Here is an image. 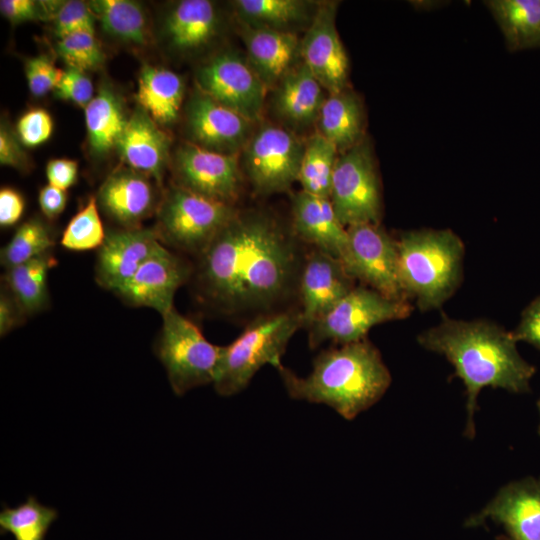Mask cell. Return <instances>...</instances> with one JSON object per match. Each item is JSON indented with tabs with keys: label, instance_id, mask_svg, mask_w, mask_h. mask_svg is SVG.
<instances>
[{
	"label": "cell",
	"instance_id": "obj_1",
	"mask_svg": "<svg viewBox=\"0 0 540 540\" xmlns=\"http://www.w3.org/2000/svg\"><path fill=\"white\" fill-rule=\"evenodd\" d=\"M292 227L261 211L240 212L198 256L197 292L217 312L253 319L298 297L306 255Z\"/></svg>",
	"mask_w": 540,
	"mask_h": 540
},
{
	"label": "cell",
	"instance_id": "obj_2",
	"mask_svg": "<svg viewBox=\"0 0 540 540\" xmlns=\"http://www.w3.org/2000/svg\"><path fill=\"white\" fill-rule=\"evenodd\" d=\"M418 343L443 355L463 381L467 393L465 434L473 438L477 397L484 387L512 393L530 391L536 372L518 352L512 332L488 320H458L443 316L435 326L421 332Z\"/></svg>",
	"mask_w": 540,
	"mask_h": 540
},
{
	"label": "cell",
	"instance_id": "obj_3",
	"mask_svg": "<svg viewBox=\"0 0 540 540\" xmlns=\"http://www.w3.org/2000/svg\"><path fill=\"white\" fill-rule=\"evenodd\" d=\"M277 370L291 398L325 404L346 420L378 402L392 381L379 350L367 339L323 350L306 377L283 365Z\"/></svg>",
	"mask_w": 540,
	"mask_h": 540
},
{
	"label": "cell",
	"instance_id": "obj_4",
	"mask_svg": "<svg viewBox=\"0 0 540 540\" xmlns=\"http://www.w3.org/2000/svg\"><path fill=\"white\" fill-rule=\"evenodd\" d=\"M396 242L406 298L422 312L441 308L463 279V241L450 229H419L402 232Z\"/></svg>",
	"mask_w": 540,
	"mask_h": 540
},
{
	"label": "cell",
	"instance_id": "obj_5",
	"mask_svg": "<svg viewBox=\"0 0 540 540\" xmlns=\"http://www.w3.org/2000/svg\"><path fill=\"white\" fill-rule=\"evenodd\" d=\"M303 327L300 309L288 308L259 316L229 345L223 346L214 380L215 391L232 396L244 390L263 366L276 369L295 332Z\"/></svg>",
	"mask_w": 540,
	"mask_h": 540
},
{
	"label": "cell",
	"instance_id": "obj_6",
	"mask_svg": "<svg viewBox=\"0 0 540 540\" xmlns=\"http://www.w3.org/2000/svg\"><path fill=\"white\" fill-rule=\"evenodd\" d=\"M154 352L177 396L214 383L223 346L209 342L199 327L175 308L162 316Z\"/></svg>",
	"mask_w": 540,
	"mask_h": 540
},
{
	"label": "cell",
	"instance_id": "obj_7",
	"mask_svg": "<svg viewBox=\"0 0 540 540\" xmlns=\"http://www.w3.org/2000/svg\"><path fill=\"white\" fill-rule=\"evenodd\" d=\"M237 213L234 205L174 185L158 206L155 229L162 243L199 256Z\"/></svg>",
	"mask_w": 540,
	"mask_h": 540
},
{
	"label": "cell",
	"instance_id": "obj_8",
	"mask_svg": "<svg viewBox=\"0 0 540 540\" xmlns=\"http://www.w3.org/2000/svg\"><path fill=\"white\" fill-rule=\"evenodd\" d=\"M329 199L339 221L346 228L357 224L380 223L381 183L367 137L338 155Z\"/></svg>",
	"mask_w": 540,
	"mask_h": 540
},
{
	"label": "cell",
	"instance_id": "obj_9",
	"mask_svg": "<svg viewBox=\"0 0 540 540\" xmlns=\"http://www.w3.org/2000/svg\"><path fill=\"white\" fill-rule=\"evenodd\" d=\"M412 309L408 300L389 298L364 285L355 286L308 328L309 346L314 349L326 341L342 345L366 339L372 327L405 319Z\"/></svg>",
	"mask_w": 540,
	"mask_h": 540
},
{
	"label": "cell",
	"instance_id": "obj_10",
	"mask_svg": "<svg viewBox=\"0 0 540 540\" xmlns=\"http://www.w3.org/2000/svg\"><path fill=\"white\" fill-rule=\"evenodd\" d=\"M304 145L285 128L260 127L244 147V167L253 189L261 195L289 190L298 181Z\"/></svg>",
	"mask_w": 540,
	"mask_h": 540
},
{
	"label": "cell",
	"instance_id": "obj_11",
	"mask_svg": "<svg viewBox=\"0 0 540 540\" xmlns=\"http://www.w3.org/2000/svg\"><path fill=\"white\" fill-rule=\"evenodd\" d=\"M347 235L341 261L349 275L389 298L408 300L399 280L396 239L371 223L349 226Z\"/></svg>",
	"mask_w": 540,
	"mask_h": 540
},
{
	"label": "cell",
	"instance_id": "obj_12",
	"mask_svg": "<svg viewBox=\"0 0 540 540\" xmlns=\"http://www.w3.org/2000/svg\"><path fill=\"white\" fill-rule=\"evenodd\" d=\"M196 83L198 90L252 123L261 118L268 88L239 55L214 56L198 68Z\"/></svg>",
	"mask_w": 540,
	"mask_h": 540
},
{
	"label": "cell",
	"instance_id": "obj_13",
	"mask_svg": "<svg viewBox=\"0 0 540 540\" xmlns=\"http://www.w3.org/2000/svg\"><path fill=\"white\" fill-rule=\"evenodd\" d=\"M236 156L208 150L192 142L184 143L175 154L176 185L234 205L241 185Z\"/></svg>",
	"mask_w": 540,
	"mask_h": 540
},
{
	"label": "cell",
	"instance_id": "obj_14",
	"mask_svg": "<svg viewBox=\"0 0 540 540\" xmlns=\"http://www.w3.org/2000/svg\"><path fill=\"white\" fill-rule=\"evenodd\" d=\"M336 2L318 5L300 43V56L328 94L348 88L349 60L336 27Z\"/></svg>",
	"mask_w": 540,
	"mask_h": 540
},
{
	"label": "cell",
	"instance_id": "obj_15",
	"mask_svg": "<svg viewBox=\"0 0 540 540\" xmlns=\"http://www.w3.org/2000/svg\"><path fill=\"white\" fill-rule=\"evenodd\" d=\"M192 272L187 261L163 245L114 293L131 306L152 308L163 316L174 308L175 293Z\"/></svg>",
	"mask_w": 540,
	"mask_h": 540
},
{
	"label": "cell",
	"instance_id": "obj_16",
	"mask_svg": "<svg viewBox=\"0 0 540 540\" xmlns=\"http://www.w3.org/2000/svg\"><path fill=\"white\" fill-rule=\"evenodd\" d=\"M486 520L499 524L509 540H540V478L526 477L505 485L465 526L477 527Z\"/></svg>",
	"mask_w": 540,
	"mask_h": 540
},
{
	"label": "cell",
	"instance_id": "obj_17",
	"mask_svg": "<svg viewBox=\"0 0 540 540\" xmlns=\"http://www.w3.org/2000/svg\"><path fill=\"white\" fill-rule=\"evenodd\" d=\"M252 122L197 89L186 108V127L192 143L208 150L236 155L251 137Z\"/></svg>",
	"mask_w": 540,
	"mask_h": 540
},
{
	"label": "cell",
	"instance_id": "obj_18",
	"mask_svg": "<svg viewBox=\"0 0 540 540\" xmlns=\"http://www.w3.org/2000/svg\"><path fill=\"white\" fill-rule=\"evenodd\" d=\"M354 287L355 279L340 259L313 248L305 257L299 279L303 327L308 329Z\"/></svg>",
	"mask_w": 540,
	"mask_h": 540
},
{
	"label": "cell",
	"instance_id": "obj_19",
	"mask_svg": "<svg viewBox=\"0 0 540 540\" xmlns=\"http://www.w3.org/2000/svg\"><path fill=\"white\" fill-rule=\"evenodd\" d=\"M162 246L156 229L135 227L110 231L98 249L95 267L98 284L117 291Z\"/></svg>",
	"mask_w": 540,
	"mask_h": 540
},
{
	"label": "cell",
	"instance_id": "obj_20",
	"mask_svg": "<svg viewBox=\"0 0 540 540\" xmlns=\"http://www.w3.org/2000/svg\"><path fill=\"white\" fill-rule=\"evenodd\" d=\"M292 229L297 238L338 259L348 241L347 228L339 221L329 198L303 190L292 197Z\"/></svg>",
	"mask_w": 540,
	"mask_h": 540
},
{
	"label": "cell",
	"instance_id": "obj_21",
	"mask_svg": "<svg viewBox=\"0 0 540 540\" xmlns=\"http://www.w3.org/2000/svg\"><path fill=\"white\" fill-rule=\"evenodd\" d=\"M102 209L125 228L140 227L139 223L155 208L156 198L146 174L130 167L114 170L98 192Z\"/></svg>",
	"mask_w": 540,
	"mask_h": 540
},
{
	"label": "cell",
	"instance_id": "obj_22",
	"mask_svg": "<svg viewBox=\"0 0 540 540\" xmlns=\"http://www.w3.org/2000/svg\"><path fill=\"white\" fill-rule=\"evenodd\" d=\"M248 63L267 88L275 87L294 67L300 55L297 35L291 31L243 24Z\"/></svg>",
	"mask_w": 540,
	"mask_h": 540
},
{
	"label": "cell",
	"instance_id": "obj_23",
	"mask_svg": "<svg viewBox=\"0 0 540 540\" xmlns=\"http://www.w3.org/2000/svg\"><path fill=\"white\" fill-rule=\"evenodd\" d=\"M169 146L168 135L141 109L129 117L115 148L128 167L161 182Z\"/></svg>",
	"mask_w": 540,
	"mask_h": 540
},
{
	"label": "cell",
	"instance_id": "obj_24",
	"mask_svg": "<svg viewBox=\"0 0 540 540\" xmlns=\"http://www.w3.org/2000/svg\"><path fill=\"white\" fill-rule=\"evenodd\" d=\"M325 89L304 63L294 66L275 86L273 104L286 122L303 127L317 121Z\"/></svg>",
	"mask_w": 540,
	"mask_h": 540
},
{
	"label": "cell",
	"instance_id": "obj_25",
	"mask_svg": "<svg viewBox=\"0 0 540 540\" xmlns=\"http://www.w3.org/2000/svg\"><path fill=\"white\" fill-rule=\"evenodd\" d=\"M316 122L318 133L329 140L339 154L354 147L366 137L363 103L349 88L328 94Z\"/></svg>",
	"mask_w": 540,
	"mask_h": 540
},
{
	"label": "cell",
	"instance_id": "obj_26",
	"mask_svg": "<svg viewBox=\"0 0 540 540\" xmlns=\"http://www.w3.org/2000/svg\"><path fill=\"white\" fill-rule=\"evenodd\" d=\"M218 14L208 0L179 1L166 17L164 32L172 48L194 51L207 45L216 35Z\"/></svg>",
	"mask_w": 540,
	"mask_h": 540
},
{
	"label": "cell",
	"instance_id": "obj_27",
	"mask_svg": "<svg viewBox=\"0 0 540 540\" xmlns=\"http://www.w3.org/2000/svg\"><path fill=\"white\" fill-rule=\"evenodd\" d=\"M136 96L141 109L155 122L170 124L178 117L184 82L167 68L145 65L139 74Z\"/></svg>",
	"mask_w": 540,
	"mask_h": 540
},
{
	"label": "cell",
	"instance_id": "obj_28",
	"mask_svg": "<svg viewBox=\"0 0 540 540\" xmlns=\"http://www.w3.org/2000/svg\"><path fill=\"white\" fill-rule=\"evenodd\" d=\"M511 52L540 48V0L484 2Z\"/></svg>",
	"mask_w": 540,
	"mask_h": 540
},
{
	"label": "cell",
	"instance_id": "obj_29",
	"mask_svg": "<svg viewBox=\"0 0 540 540\" xmlns=\"http://www.w3.org/2000/svg\"><path fill=\"white\" fill-rule=\"evenodd\" d=\"M128 119L118 95L110 87H102L85 108L91 151L104 155L115 148Z\"/></svg>",
	"mask_w": 540,
	"mask_h": 540
},
{
	"label": "cell",
	"instance_id": "obj_30",
	"mask_svg": "<svg viewBox=\"0 0 540 540\" xmlns=\"http://www.w3.org/2000/svg\"><path fill=\"white\" fill-rule=\"evenodd\" d=\"M56 264L50 252L6 269L5 287L26 315L42 311L49 304L48 273Z\"/></svg>",
	"mask_w": 540,
	"mask_h": 540
},
{
	"label": "cell",
	"instance_id": "obj_31",
	"mask_svg": "<svg viewBox=\"0 0 540 540\" xmlns=\"http://www.w3.org/2000/svg\"><path fill=\"white\" fill-rule=\"evenodd\" d=\"M89 6L108 35L125 43L145 45L148 26L142 6L130 0H95Z\"/></svg>",
	"mask_w": 540,
	"mask_h": 540
},
{
	"label": "cell",
	"instance_id": "obj_32",
	"mask_svg": "<svg viewBox=\"0 0 540 540\" xmlns=\"http://www.w3.org/2000/svg\"><path fill=\"white\" fill-rule=\"evenodd\" d=\"M338 155L337 148L320 133L312 135L304 145L298 175L301 190L329 198Z\"/></svg>",
	"mask_w": 540,
	"mask_h": 540
},
{
	"label": "cell",
	"instance_id": "obj_33",
	"mask_svg": "<svg viewBox=\"0 0 540 540\" xmlns=\"http://www.w3.org/2000/svg\"><path fill=\"white\" fill-rule=\"evenodd\" d=\"M58 518V511L41 504L29 495L16 507L3 504L0 512L1 534L10 533L15 540H45L47 532Z\"/></svg>",
	"mask_w": 540,
	"mask_h": 540
},
{
	"label": "cell",
	"instance_id": "obj_34",
	"mask_svg": "<svg viewBox=\"0 0 540 540\" xmlns=\"http://www.w3.org/2000/svg\"><path fill=\"white\" fill-rule=\"evenodd\" d=\"M234 6L246 23L285 31L307 20L310 11L302 0H237Z\"/></svg>",
	"mask_w": 540,
	"mask_h": 540
},
{
	"label": "cell",
	"instance_id": "obj_35",
	"mask_svg": "<svg viewBox=\"0 0 540 540\" xmlns=\"http://www.w3.org/2000/svg\"><path fill=\"white\" fill-rule=\"evenodd\" d=\"M54 237L39 218L21 224L10 241L1 249V264L5 269L23 264L51 251Z\"/></svg>",
	"mask_w": 540,
	"mask_h": 540
},
{
	"label": "cell",
	"instance_id": "obj_36",
	"mask_svg": "<svg viewBox=\"0 0 540 540\" xmlns=\"http://www.w3.org/2000/svg\"><path fill=\"white\" fill-rule=\"evenodd\" d=\"M105 237L97 199L90 197L85 206L67 224L62 234L61 245L72 251L99 249Z\"/></svg>",
	"mask_w": 540,
	"mask_h": 540
},
{
	"label": "cell",
	"instance_id": "obj_37",
	"mask_svg": "<svg viewBox=\"0 0 540 540\" xmlns=\"http://www.w3.org/2000/svg\"><path fill=\"white\" fill-rule=\"evenodd\" d=\"M57 53L67 64L82 71L100 68L104 53L94 32L81 31L59 38Z\"/></svg>",
	"mask_w": 540,
	"mask_h": 540
},
{
	"label": "cell",
	"instance_id": "obj_38",
	"mask_svg": "<svg viewBox=\"0 0 540 540\" xmlns=\"http://www.w3.org/2000/svg\"><path fill=\"white\" fill-rule=\"evenodd\" d=\"M52 20L54 31L59 38L81 31L95 32L96 18L89 4L83 1L60 2Z\"/></svg>",
	"mask_w": 540,
	"mask_h": 540
},
{
	"label": "cell",
	"instance_id": "obj_39",
	"mask_svg": "<svg viewBox=\"0 0 540 540\" xmlns=\"http://www.w3.org/2000/svg\"><path fill=\"white\" fill-rule=\"evenodd\" d=\"M25 75L32 95L41 97L55 90L63 70L59 69L46 55L28 58L25 62Z\"/></svg>",
	"mask_w": 540,
	"mask_h": 540
},
{
	"label": "cell",
	"instance_id": "obj_40",
	"mask_svg": "<svg viewBox=\"0 0 540 540\" xmlns=\"http://www.w3.org/2000/svg\"><path fill=\"white\" fill-rule=\"evenodd\" d=\"M58 98L85 109L94 97V88L91 79L85 71L74 67L63 70L61 79L55 88Z\"/></svg>",
	"mask_w": 540,
	"mask_h": 540
},
{
	"label": "cell",
	"instance_id": "obj_41",
	"mask_svg": "<svg viewBox=\"0 0 540 540\" xmlns=\"http://www.w3.org/2000/svg\"><path fill=\"white\" fill-rule=\"evenodd\" d=\"M16 132L24 146L41 145L50 138L53 132L51 115L43 108H32L19 118Z\"/></svg>",
	"mask_w": 540,
	"mask_h": 540
},
{
	"label": "cell",
	"instance_id": "obj_42",
	"mask_svg": "<svg viewBox=\"0 0 540 540\" xmlns=\"http://www.w3.org/2000/svg\"><path fill=\"white\" fill-rule=\"evenodd\" d=\"M60 2L1 0L0 12L12 24L52 18Z\"/></svg>",
	"mask_w": 540,
	"mask_h": 540
},
{
	"label": "cell",
	"instance_id": "obj_43",
	"mask_svg": "<svg viewBox=\"0 0 540 540\" xmlns=\"http://www.w3.org/2000/svg\"><path fill=\"white\" fill-rule=\"evenodd\" d=\"M512 335L516 342H527L540 350V295L523 310Z\"/></svg>",
	"mask_w": 540,
	"mask_h": 540
},
{
	"label": "cell",
	"instance_id": "obj_44",
	"mask_svg": "<svg viewBox=\"0 0 540 540\" xmlns=\"http://www.w3.org/2000/svg\"><path fill=\"white\" fill-rule=\"evenodd\" d=\"M22 142L17 134L6 125L1 123L0 128V163L15 169L23 170L27 168L28 159Z\"/></svg>",
	"mask_w": 540,
	"mask_h": 540
},
{
	"label": "cell",
	"instance_id": "obj_45",
	"mask_svg": "<svg viewBox=\"0 0 540 540\" xmlns=\"http://www.w3.org/2000/svg\"><path fill=\"white\" fill-rule=\"evenodd\" d=\"M78 175V164L67 158L51 159L46 165L48 184L66 191L75 184Z\"/></svg>",
	"mask_w": 540,
	"mask_h": 540
},
{
	"label": "cell",
	"instance_id": "obj_46",
	"mask_svg": "<svg viewBox=\"0 0 540 540\" xmlns=\"http://www.w3.org/2000/svg\"><path fill=\"white\" fill-rule=\"evenodd\" d=\"M25 202L15 189L3 187L0 190V225L9 227L16 224L23 215Z\"/></svg>",
	"mask_w": 540,
	"mask_h": 540
},
{
	"label": "cell",
	"instance_id": "obj_47",
	"mask_svg": "<svg viewBox=\"0 0 540 540\" xmlns=\"http://www.w3.org/2000/svg\"><path fill=\"white\" fill-rule=\"evenodd\" d=\"M26 314L5 287L4 291H1L0 295V335L1 337L7 335L14 328L19 326Z\"/></svg>",
	"mask_w": 540,
	"mask_h": 540
},
{
	"label": "cell",
	"instance_id": "obj_48",
	"mask_svg": "<svg viewBox=\"0 0 540 540\" xmlns=\"http://www.w3.org/2000/svg\"><path fill=\"white\" fill-rule=\"evenodd\" d=\"M38 202L44 216L53 220L64 211L67 194L66 191L47 184L40 189Z\"/></svg>",
	"mask_w": 540,
	"mask_h": 540
},
{
	"label": "cell",
	"instance_id": "obj_49",
	"mask_svg": "<svg viewBox=\"0 0 540 540\" xmlns=\"http://www.w3.org/2000/svg\"><path fill=\"white\" fill-rule=\"evenodd\" d=\"M537 407H538V410H539V417H540V398H539V400L537 402ZM538 434L540 436V421H539V426H538Z\"/></svg>",
	"mask_w": 540,
	"mask_h": 540
}]
</instances>
